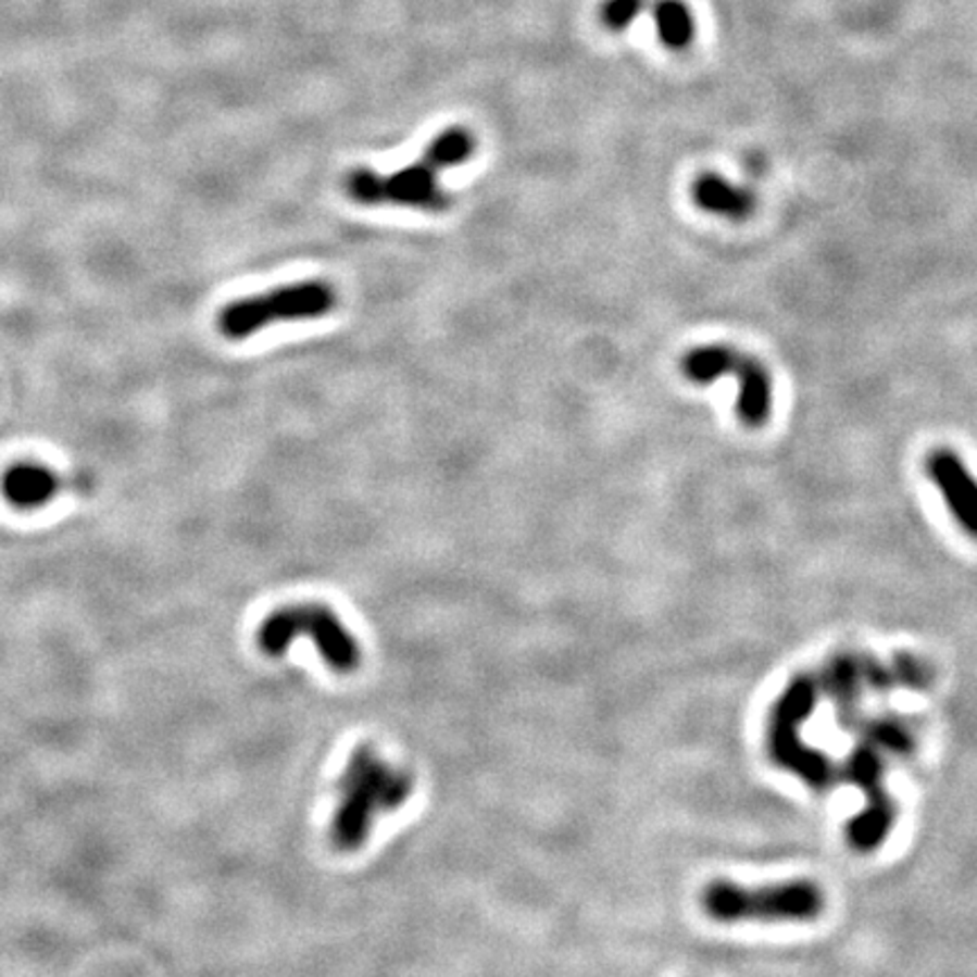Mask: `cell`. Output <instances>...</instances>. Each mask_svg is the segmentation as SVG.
<instances>
[{
  "label": "cell",
  "instance_id": "10",
  "mask_svg": "<svg viewBox=\"0 0 977 977\" xmlns=\"http://www.w3.org/2000/svg\"><path fill=\"white\" fill-rule=\"evenodd\" d=\"M734 374L738 378V418L749 428H761L772 412V376L761 360L747 353Z\"/></svg>",
  "mask_w": 977,
  "mask_h": 977
},
{
  "label": "cell",
  "instance_id": "5",
  "mask_svg": "<svg viewBox=\"0 0 977 977\" xmlns=\"http://www.w3.org/2000/svg\"><path fill=\"white\" fill-rule=\"evenodd\" d=\"M338 295L320 278L274 288L263 295L245 297L227 303L217 315V328L227 340H247L276 322H301L328 315Z\"/></svg>",
  "mask_w": 977,
  "mask_h": 977
},
{
  "label": "cell",
  "instance_id": "7",
  "mask_svg": "<svg viewBox=\"0 0 977 977\" xmlns=\"http://www.w3.org/2000/svg\"><path fill=\"white\" fill-rule=\"evenodd\" d=\"M851 778L867 794V807L862 815L849 824V844L860 853L874 851L882 844L889 835L891 822H894V807L882 788L880 763L872 751H860L851 761Z\"/></svg>",
  "mask_w": 977,
  "mask_h": 977
},
{
  "label": "cell",
  "instance_id": "11",
  "mask_svg": "<svg viewBox=\"0 0 977 977\" xmlns=\"http://www.w3.org/2000/svg\"><path fill=\"white\" fill-rule=\"evenodd\" d=\"M692 200L702 211L729 220H744L756 209V198L747 188L736 186L715 173H706L694 179Z\"/></svg>",
  "mask_w": 977,
  "mask_h": 977
},
{
  "label": "cell",
  "instance_id": "14",
  "mask_svg": "<svg viewBox=\"0 0 977 977\" xmlns=\"http://www.w3.org/2000/svg\"><path fill=\"white\" fill-rule=\"evenodd\" d=\"M646 10V0H606L600 14L611 30H625Z\"/></svg>",
  "mask_w": 977,
  "mask_h": 977
},
{
  "label": "cell",
  "instance_id": "3",
  "mask_svg": "<svg viewBox=\"0 0 977 977\" xmlns=\"http://www.w3.org/2000/svg\"><path fill=\"white\" fill-rule=\"evenodd\" d=\"M826 897L811 880H788L765 887H744L715 880L702 891V910L722 924L736 920H813L824 912Z\"/></svg>",
  "mask_w": 977,
  "mask_h": 977
},
{
  "label": "cell",
  "instance_id": "1",
  "mask_svg": "<svg viewBox=\"0 0 977 977\" xmlns=\"http://www.w3.org/2000/svg\"><path fill=\"white\" fill-rule=\"evenodd\" d=\"M476 152V138L466 127L443 129L426 148L424 156L394 175H378L367 167H355L345 177V190L360 204H399L428 213L451 206V198L439 188L437 175L446 167L462 165Z\"/></svg>",
  "mask_w": 977,
  "mask_h": 977
},
{
  "label": "cell",
  "instance_id": "6",
  "mask_svg": "<svg viewBox=\"0 0 977 977\" xmlns=\"http://www.w3.org/2000/svg\"><path fill=\"white\" fill-rule=\"evenodd\" d=\"M815 702V686L807 677H799L790 684L784 697L776 702L769 722V749L776 763L797 772L811 786L822 788L830 778V765L822 753L807 749L799 740L801 722L811 715Z\"/></svg>",
  "mask_w": 977,
  "mask_h": 977
},
{
  "label": "cell",
  "instance_id": "12",
  "mask_svg": "<svg viewBox=\"0 0 977 977\" xmlns=\"http://www.w3.org/2000/svg\"><path fill=\"white\" fill-rule=\"evenodd\" d=\"M742 353L729 345H706L688 351L679 367L681 374L694 385H711L722 376H729L738 369Z\"/></svg>",
  "mask_w": 977,
  "mask_h": 977
},
{
  "label": "cell",
  "instance_id": "4",
  "mask_svg": "<svg viewBox=\"0 0 977 977\" xmlns=\"http://www.w3.org/2000/svg\"><path fill=\"white\" fill-rule=\"evenodd\" d=\"M305 638L317 648L324 663L340 675H349L360 665L362 652L351 629L338 613L324 604L305 602L272 611L259 627V648L270 656H281L295 643Z\"/></svg>",
  "mask_w": 977,
  "mask_h": 977
},
{
  "label": "cell",
  "instance_id": "2",
  "mask_svg": "<svg viewBox=\"0 0 977 977\" xmlns=\"http://www.w3.org/2000/svg\"><path fill=\"white\" fill-rule=\"evenodd\" d=\"M410 794V774L383 761L372 747H358L340 778V799L330 822V842L340 851L360 849L367 842L374 819L397 811Z\"/></svg>",
  "mask_w": 977,
  "mask_h": 977
},
{
  "label": "cell",
  "instance_id": "9",
  "mask_svg": "<svg viewBox=\"0 0 977 977\" xmlns=\"http://www.w3.org/2000/svg\"><path fill=\"white\" fill-rule=\"evenodd\" d=\"M3 496L18 510H39L58 496L60 478L52 468L37 462H18L12 464L3 483H0Z\"/></svg>",
  "mask_w": 977,
  "mask_h": 977
},
{
  "label": "cell",
  "instance_id": "13",
  "mask_svg": "<svg viewBox=\"0 0 977 977\" xmlns=\"http://www.w3.org/2000/svg\"><path fill=\"white\" fill-rule=\"evenodd\" d=\"M652 12H654L656 33L667 48L684 50L692 43L694 18L684 0H656Z\"/></svg>",
  "mask_w": 977,
  "mask_h": 977
},
{
  "label": "cell",
  "instance_id": "8",
  "mask_svg": "<svg viewBox=\"0 0 977 977\" xmlns=\"http://www.w3.org/2000/svg\"><path fill=\"white\" fill-rule=\"evenodd\" d=\"M926 473L960 527L977 539V480L966 462L951 449H937L926 460Z\"/></svg>",
  "mask_w": 977,
  "mask_h": 977
}]
</instances>
